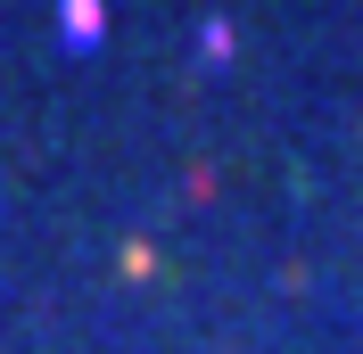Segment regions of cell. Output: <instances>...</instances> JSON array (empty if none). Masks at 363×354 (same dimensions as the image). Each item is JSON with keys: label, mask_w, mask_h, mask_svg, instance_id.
<instances>
[{"label": "cell", "mask_w": 363, "mask_h": 354, "mask_svg": "<svg viewBox=\"0 0 363 354\" xmlns=\"http://www.w3.org/2000/svg\"><path fill=\"white\" fill-rule=\"evenodd\" d=\"M67 25H74V42H99V0H67Z\"/></svg>", "instance_id": "6da1fadb"}]
</instances>
